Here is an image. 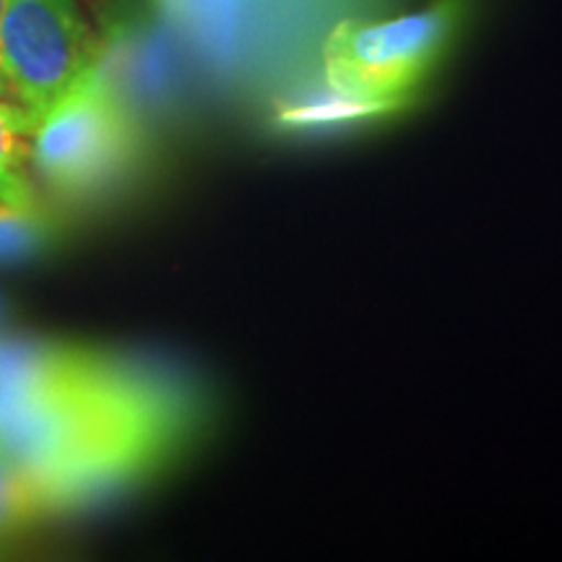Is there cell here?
Listing matches in <instances>:
<instances>
[{"instance_id": "cell-7", "label": "cell", "mask_w": 562, "mask_h": 562, "mask_svg": "<svg viewBox=\"0 0 562 562\" xmlns=\"http://www.w3.org/2000/svg\"><path fill=\"white\" fill-rule=\"evenodd\" d=\"M53 516L50 505L24 469L0 456V533Z\"/></svg>"}, {"instance_id": "cell-10", "label": "cell", "mask_w": 562, "mask_h": 562, "mask_svg": "<svg viewBox=\"0 0 562 562\" xmlns=\"http://www.w3.org/2000/svg\"><path fill=\"white\" fill-rule=\"evenodd\" d=\"M5 3H9V0H0V16H3V11H5Z\"/></svg>"}, {"instance_id": "cell-2", "label": "cell", "mask_w": 562, "mask_h": 562, "mask_svg": "<svg viewBox=\"0 0 562 562\" xmlns=\"http://www.w3.org/2000/svg\"><path fill=\"white\" fill-rule=\"evenodd\" d=\"M469 11L472 0H432L391 19L339 21L321 47L323 83L396 115L438 70Z\"/></svg>"}, {"instance_id": "cell-6", "label": "cell", "mask_w": 562, "mask_h": 562, "mask_svg": "<svg viewBox=\"0 0 562 562\" xmlns=\"http://www.w3.org/2000/svg\"><path fill=\"white\" fill-rule=\"evenodd\" d=\"M385 115H393V112L381 108V104L355 100V97H347L321 83V89L305 91V94L281 102L273 112V121H277L279 128L286 131H321L375 121V117Z\"/></svg>"}, {"instance_id": "cell-4", "label": "cell", "mask_w": 562, "mask_h": 562, "mask_svg": "<svg viewBox=\"0 0 562 562\" xmlns=\"http://www.w3.org/2000/svg\"><path fill=\"white\" fill-rule=\"evenodd\" d=\"M102 42L74 0H9L0 16V74L42 117L102 60Z\"/></svg>"}, {"instance_id": "cell-1", "label": "cell", "mask_w": 562, "mask_h": 562, "mask_svg": "<svg viewBox=\"0 0 562 562\" xmlns=\"http://www.w3.org/2000/svg\"><path fill=\"white\" fill-rule=\"evenodd\" d=\"M195 425L193 398L146 364L53 341H0V456L50 513L79 510L165 469Z\"/></svg>"}, {"instance_id": "cell-5", "label": "cell", "mask_w": 562, "mask_h": 562, "mask_svg": "<svg viewBox=\"0 0 562 562\" xmlns=\"http://www.w3.org/2000/svg\"><path fill=\"white\" fill-rule=\"evenodd\" d=\"M40 117L24 104L0 97V201L19 211L40 214L32 182V136Z\"/></svg>"}, {"instance_id": "cell-9", "label": "cell", "mask_w": 562, "mask_h": 562, "mask_svg": "<svg viewBox=\"0 0 562 562\" xmlns=\"http://www.w3.org/2000/svg\"><path fill=\"white\" fill-rule=\"evenodd\" d=\"M0 97H3V100H13L9 83H5V79H3V74H0Z\"/></svg>"}, {"instance_id": "cell-3", "label": "cell", "mask_w": 562, "mask_h": 562, "mask_svg": "<svg viewBox=\"0 0 562 562\" xmlns=\"http://www.w3.org/2000/svg\"><path fill=\"white\" fill-rule=\"evenodd\" d=\"M144 131L102 60L37 121L32 170L63 199H97L131 178Z\"/></svg>"}, {"instance_id": "cell-8", "label": "cell", "mask_w": 562, "mask_h": 562, "mask_svg": "<svg viewBox=\"0 0 562 562\" xmlns=\"http://www.w3.org/2000/svg\"><path fill=\"white\" fill-rule=\"evenodd\" d=\"M50 243L45 216L19 211L0 201V266L21 263Z\"/></svg>"}]
</instances>
